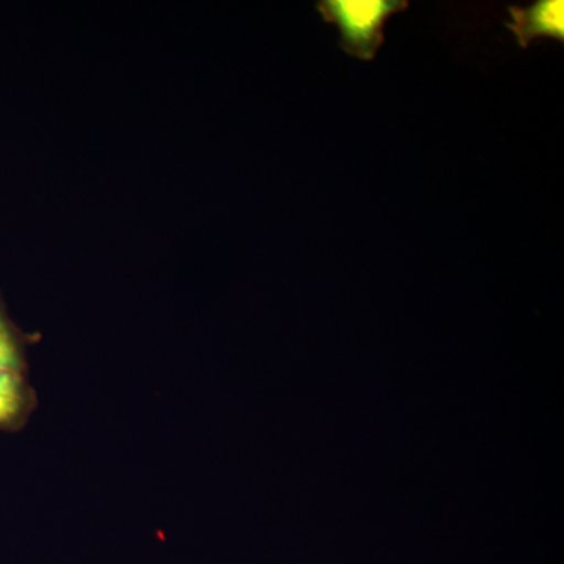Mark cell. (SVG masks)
I'll return each mask as SVG.
<instances>
[{
	"label": "cell",
	"instance_id": "obj_1",
	"mask_svg": "<svg viewBox=\"0 0 564 564\" xmlns=\"http://www.w3.org/2000/svg\"><path fill=\"white\" fill-rule=\"evenodd\" d=\"M410 7L406 0H322L323 20L340 31V47L359 61L372 62L384 43V24Z\"/></svg>",
	"mask_w": 564,
	"mask_h": 564
},
{
	"label": "cell",
	"instance_id": "obj_4",
	"mask_svg": "<svg viewBox=\"0 0 564 564\" xmlns=\"http://www.w3.org/2000/svg\"><path fill=\"white\" fill-rule=\"evenodd\" d=\"M21 355L17 340L0 315V369L20 370Z\"/></svg>",
	"mask_w": 564,
	"mask_h": 564
},
{
	"label": "cell",
	"instance_id": "obj_2",
	"mask_svg": "<svg viewBox=\"0 0 564 564\" xmlns=\"http://www.w3.org/2000/svg\"><path fill=\"white\" fill-rule=\"evenodd\" d=\"M513 22L507 28L514 33L519 46L527 47L538 36L564 41L563 0H538L530 7H508Z\"/></svg>",
	"mask_w": 564,
	"mask_h": 564
},
{
	"label": "cell",
	"instance_id": "obj_3",
	"mask_svg": "<svg viewBox=\"0 0 564 564\" xmlns=\"http://www.w3.org/2000/svg\"><path fill=\"white\" fill-rule=\"evenodd\" d=\"M28 406V388L20 370L0 369V425L17 421Z\"/></svg>",
	"mask_w": 564,
	"mask_h": 564
}]
</instances>
